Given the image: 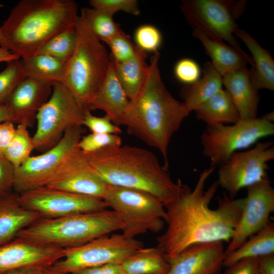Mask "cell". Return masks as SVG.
<instances>
[{
	"label": "cell",
	"mask_w": 274,
	"mask_h": 274,
	"mask_svg": "<svg viewBox=\"0 0 274 274\" xmlns=\"http://www.w3.org/2000/svg\"><path fill=\"white\" fill-rule=\"evenodd\" d=\"M82 125L89 128L91 133L118 134L122 132L120 128L107 115L97 117L93 115L89 110L85 111Z\"/></svg>",
	"instance_id": "cell-39"
},
{
	"label": "cell",
	"mask_w": 274,
	"mask_h": 274,
	"mask_svg": "<svg viewBox=\"0 0 274 274\" xmlns=\"http://www.w3.org/2000/svg\"><path fill=\"white\" fill-rule=\"evenodd\" d=\"M39 274H68L54 271L49 268L40 271Z\"/></svg>",
	"instance_id": "cell-49"
},
{
	"label": "cell",
	"mask_w": 274,
	"mask_h": 274,
	"mask_svg": "<svg viewBox=\"0 0 274 274\" xmlns=\"http://www.w3.org/2000/svg\"><path fill=\"white\" fill-rule=\"evenodd\" d=\"M223 274H261L258 268V258L243 259L227 267Z\"/></svg>",
	"instance_id": "cell-42"
},
{
	"label": "cell",
	"mask_w": 274,
	"mask_h": 274,
	"mask_svg": "<svg viewBox=\"0 0 274 274\" xmlns=\"http://www.w3.org/2000/svg\"><path fill=\"white\" fill-rule=\"evenodd\" d=\"M146 57L147 53L138 48L135 57L128 61L111 60L117 77L129 100L138 94L146 79L149 68Z\"/></svg>",
	"instance_id": "cell-27"
},
{
	"label": "cell",
	"mask_w": 274,
	"mask_h": 274,
	"mask_svg": "<svg viewBox=\"0 0 274 274\" xmlns=\"http://www.w3.org/2000/svg\"><path fill=\"white\" fill-rule=\"evenodd\" d=\"M64 249L33 244L16 237L0 245V272L17 270L41 271L62 259Z\"/></svg>",
	"instance_id": "cell-17"
},
{
	"label": "cell",
	"mask_w": 274,
	"mask_h": 274,
	"mask_svg": "<svg viewBox=\"0 0 274 274\" xmlns=\"http://www.w3.org/2000/svg\"><path fill=\"white\" fill-rule=\"evenodd\" d=\"M28 128L25 124H18L14 137L4 155L16 168L23 164L35 149L33 138L30 136Z\"/></svg>",
	"instance_id": "cell-33"
},
{
	"label": "cell",
	"mask_w": 274,
	"mask_h": 274,
	"mask_svg": "<svg viewBox=\"0 0 274 274\" xmlns=\"http://www.w3.org/2000/svg\"><path fill=\"white\" fill-rule=\"evenodd\" d=\"M89 4L93 8L103 11L113 16L119 11L133 15H139L140 11L136 0H91Z\"/></svg>",
	"instance_id": "cell-38"
},
{
	"label": "cell",
	"mask_w": 274,
	"mask_h": 274,
	"mask_svg": "<svg viewBox=\"0 0 274 274\" xmlns=\"http://www.w3.org/2000/svg\"><path fill=\"white\" fill-rule=\"evenodd\" d=\"M222 77L211 62H206L203 76L194 83L186 85L180 91V96L191 111L222 89Z\"/></svg>",
	"instance_id": "cell-26"
},
{
	"label": "cell",
	"mask_w": 274,
	"mask_h": 274,
	"mask_svg": "<svg viewBox=\"0 0 274 274\" xmlns=\"http://www.w3.org/2000/svg\"><path fill=\"white\" fill-rule=\"evenodd\" d=\"M16 168L4 156H0V199L14 192Z\"/></svg>",
	"instance_id": "cell-41"
},
{
	"label": "cell",
	"mask_w": 274,
	"mask_h": 274,
	"mask_svg": "<svg viewBox=\"0 0 274 274\" xmlns=\"http://www.w3.org/2000/svg\"><path fill=\"white\" fill-rule=\"evenodd\" d=\"M249 238L238 248L225 256L223 266L227 267L245 258H259L274 254L273 223L269 222L264 228Z\"/></svg>",
	"instance_id": "cell-29"
},
{
	"label": "cell",
	"mask_w": 274,
	"mask_h": 274,
	"mask_svg": "<svg viewBox=\"0 0 274 274\" xmlns=\"http://www.w3.org/2000/svg\"><path fill=\"white\" fill-rule=\"evenodd\" d=\"M235 36L239 38L251 52L253 65L249 71L250 78L257 90H274V61L270 53L262 47L250 35L238 28Z\"/></svg>",
	"instance_id": "cell-23"
},
{
	"label": "cell",
	"mask_w": 274,
	"mask_h": 274,
	"mask_svg": "<svg viewBox=\"0 0 274 274\" xmlns=\"http://www.w3.org/2000/svg\"><path fill=\"white\" fill-rule=\"evenodd\" d=\"M17 55L0 47V62L20 59Z\"/></svg>",
	"instance_id": "cell-46"
},
{
	"label": "cell",
	"mask_w": 274,
	"mask_h": 274,
	"mask_svg": "<svg viewBox=\"0 0 274 274\" xmlns=\"http://www.w3.org/2000/svg\"><path fill=\"white\" fill-rule=\"evenodd\" d=\"M242 213L225 256L243 245L250 236L264 228L274 211V189L268 177L247 188Z\"/></svg>",
	"instance_id": "cell-16"
},
{
	"label": "cell",
	"mask_w": 274,
	"mask_h": 274,
	"mask_svg": "<svg viewBox=\"0 0 274 274\" xmlns=\"http://www.w3.org/2000/svg\"><path fill=\"white\" fill-rule=\"evenodd\" d=\"M123 224L112 210L41 218L20 231L16 237L41 245L62 249L81 246L123 229Z\"/></svg>",
	"instance_id": "cell-5"
},
{
	"label": "cell",
	"mask_w": 274,
	"mask_h": 274,
	"mask_svg": "<svg viewBox=\"0 0 274 274\" xmlns=\"http://www.w3.org/2000/svg\"><path fill=\"white\" fill-rule=\"evenodd\" d=\"M103 200L119 217L123 224L122 234L127 238L149 231L157 233L164 227V205L147 192L109 185Z\"/></svg>",
	"instance_id": "cell-7"
},
{
	"label": "cell",
	"mask_w": 274,
	"mask_h": 274,
	"mask_svg": "<svg viewBox=\"0 0 274 274\" xmlns=\"http://www.w3.org/2000/svg\"><path fill=\"white\" fill-rule=\"evenodd\" d=\"M25 208L39 214L42 218H56L106 209L100 198L74 193L47 186L18 194Z\"/></svg>",
	"instance_id": "cell-13"
},
{
	"label": "cell",
	"mask_w": 274,
	"mask_h": 274,
	"mask_svg": "<svg viewBox=\"0 0 274 274\" xmlns=\"http://www.w3.org/2000/svg\"><path fill=\"white\" fill-rule=\"evenodd\" d=\"M84 131L82 126L68 128L57 145L40 155L30 156L16 168L14 192L20 194L46 186L64 158L77 147Z\"/></svg>",
	"instance_id": "cell-14"
},
{
	"label": "cell",
	"mask_w": 274,
	"mask_h": 274,
	"mask_svg": "<svg viewBox=\"0 0 274 274\" xmlns=\"http://www.w3.org/2000/svg\"><path fill=\"white\" fill-rule=\"evenodd\" d=\"M87 110L64 84L54 83L50 97L37 115L35 150L43 153L57 145L68 128L82 126Z\"/></svg>",
	"instance_id": "cell-9"
},
{
	"label": "cell",
	"mask_w": 274,
	"mask_h": 274,
	"mask_svg": "<svg viewBox=\"0 0 274 274\" xmlns=\"http://www.w3.org/2000/svg\"><path fill=\"white\" fill-rule=\"evenodd\" d=\"M78 6L73 0H21L0 27L3 48L27 58L52 37L75 25Z\"/></svg>",
	"instance_id": "cell-4"
},
{
	"label": "cell",
	"mask_w": 274,
	"mask_h": 274,
	"mask_svg": "<svg viewBox=\"0 0 274 274\" xmlns=\"http://www.w3.org/2000/svg\"><path fill=\"white\" fill-rule=\"evenodd\" d=\"M136 47L146 52L158 51L162 43V36L155 26L144 24L138 27L134 33Z\"/></svg>",
	"instance_id": "cell-37"
},
{
	"label": "cell",
	"mask_w": 274,
	"mask_h": 274,
	"mask_svg": "<svg viewBox=\"0 0 274 274\" xmlns=\"http://www.w3.org/2000/svg\"><path fill=\"white\" fill-rule=\"evenodd\" d=\"M214 168L203 170L193 190L188 187L178 199L165 207L168 226L157 238V247L166 258L194 244L231 239L242 213L244 198L232 199L224 192L218 197L217 208H210L219 186L217 181L207 189L205 185Z\"/></svg>",
	"instance_id": "cell-1"
},
{
	"label": "cell",
	"mask_w": 274,
	"mask_h": 274,
	"mask_svg": "<svg viewBox=\"0 0 274 274\" xmlns=\"http://www.w3.org/2000/svg\"><path fill=\"white\" fill-rule=\"evenodd\" d=\"M52 84L25 77L5 103L12 115V122L32 127L38 112L50 97Z\"/></svg>",
	"instance_id": "cell-19"
},
{
	"label": "cell",
	"mask_w": 274,
	"mask_h": 274,
	"mask_svg": "<svg viewBox=\"0 0 274 274\" xmlns=\"http://www.w3.org/2000/svg\"><path fill=\"white\" fill-rule=\"evenodd\" d=\"M225 257L222 242L194 244L165 257L169 264L166 274H218Z\"/></svg>",
	"instance_id": "cell-18"
},
{
	"label": "cell",
	"mask_w": 274,
	"mask_h": 274,
	"mask_svg": "<svg viewBox=\"0 0 274 274\" xmlns=\"http://www.w3.org/2000/svg\"><path fill=\"white\" fill-rule=\"evenodd\" d=\"M108 185L76 147L62 160L46 186L103 199Z\"/></svg>",
	"instance_id": "cell-15"
},
{
	"label": "cell",
	"mask_w": 274,
	"mask_h": 274,
	"mask_svg": "<svg viewBox=\"0 0 274 274\" xmlns=\"http://www.w3.org/2000/svg\"><path fill=\"white\" fill-rule=\"evenodd\" d=\"M192 36L200 41L211 58L212 64L222 77L246 66L248 62L244 56L230 45L212 40L196 29Z\"/></svg>",
	"instance_id": "cell-25"
},
{
	"label": "cell",
	"mask_w": 274,
	"mask_h": 274,
	"mask_svg": "<svg viewBox=\"0 0 274 274\" xmlns=\"http://www.w3.org/2000/svg\"><path fill=\"white\" fill-rule=\"evenodd\" d=\"M159 57L158 51L151 56L145 82L138 94L129 100L122 125L126 126L129 134L158 149L164 159L163 167L167 170L171 138L192 111L174 97L162 82Z\"/></svg>",
	"instance_id": "cell-2"
},
{
	"label": "cell",
	"mask_w": 274,
	"mask_h": 274,
	"mask_svg": "<svg viewBox=\"0 0 274 274\" xmlns=\"http://www.w3.org/2000/svg\"><path fill=\"white\" fill-rule=\"evenodd\" d=\"M263 118L266 119V120L272 122L273 121V112H270L269 113L266 114L265 115L262 117Z\"/></svg>",
	"instance_id": "cell-50"
},
{
	"label": "cell",
	"mask_w": 274,
	"mask_h": 274,
	"mask_svg": "<svg viewBox=\"0 0 274 274\" xmlns=\"http://www.w3.org/2000/svg\"><path fill=\"white\" fill-rule=\"evenodd\" d=\"M14 123L6 121L0 123V156H4L5 152L15 134Z\"/></svg>",
	"instance_id": "cell-43"
},
{
	"label": "cell",
	"mask_w": 274,
	"mask_h": 274,
	"mask_svg": "<svg viewBox=\"0 0 274 274\" xmlns=\"http://www.w3.org/2000/svg\"><path fill=\"white\" fill-rule=\"evenodd\" d=\"M258 268L261 274H274V254L259 257Z\"/></svg>",
	"instance_id": "cell-45"
},
{
	"label": "cell",
	"mask_w": 274,
	"mask_h": 274,
	"mask_svg": "<svg viewBox=\"0 0 274 274\" xmlns=\"http://www.w3.org/2000/svg\"><path fill=\"white\" fill-rule=\"evenodd\" d=\"M77 40L67 62L62 83L86 109L101 87L111 62L106 48L81 16L76 22Z\"/></svg>",
	"instance_id": "cell-6"
},
{
	"label": "cell",
	"mask_w": 274,
	"mask_h": 274,
	"mask_svg": "<svg viewBox=\"0 0 274 274\" xmlns=\"http://www.w3.org/2000/svg\"><path fill=\"white\" fill-rule=\"evenodd\" d=\"M20 59L7 62L6 68L0 72V104L6 102L15 89L25 78Z\"/></svg>",
	"instance_id": "cell-34"
},
{
	"label": "cell",
	"mask_w": 274,
	"mask_h": 274,
	"mask_svg": "<svg viewBox=\"0 0 274 274\" xmlns=\"http://www.w3.org/2000/svg\"><path fill=\"white\" fill-rule=\"evenodd\" d=\"M2 41H3V38H2V33H1V28H0V45L2 44Z\"/></svg>",
	"instance_id": "cell-51"
},
{
	"label": "cell",
	"mask_w": 274,
	"mask_h": 274,
	"mask_svg": "<svg viewBox=\"0 0 274 274\" xmlns=\"http://www.w3.org/2000/svg\"><path fill=\"white\" fill-rule=\"evenodd\" d=\"M129 99L120 84L111 60L107 76L91 100L89 110H101L116 125H122Z\"/></svg>",
	"instance_id": "cell-20"
},
{
	"label": "cell",
	"mask_w": 274,
	"mask_h": 274,
	"mask_svg": "<svg viewBox=\"0 0 274 274\" xmlns=\"http://www.w3.org/2000/svg\"><path fill=\"white\" fill-rule=\"evenodd\" d=\"M222 77V83L229 94L241 119L257 118L260 97L253 86L249 70L246 66L230 72Z\"/></svg>",
	"instance_id": "cell-21"
},
{
	"label": "cell",
	"mask_w": 274,
	"mask_h": 274,
	"mask_svg": "<svg viewBox=\"0 0 274 274\" xmlns=\"http://www.w3.org/2000/svg\"><path fill=\"white\" fill-rule=\"evenodd\" d=\"M142 248L143 243L135 238H127L122 233L106 235L81 246L64 249L63 258L49 268L76 274L83 269L107 263H121Z\"/></svg>",
	"instance_id": "cell-11"
},
{
	"label": "cell",
	"mask_w": 274,
	"mask_h": 274,
	"mask_svg": "<svg viewBox=\"0 0 274 274\" xmlns=\"http://www.w3.org/2000/svg\"><path fill=\"white\" fill-rule=\"evenodd\" d=\"M121 145L122 139L118 134L91 133L82 136L77 147L84 153H89L104 148Z\"/></svg>",
	"instance_id": "cell-36"
},
{
	"label": "cell",
	"mask_w": 274,
	"mask_h": 274,
	"mask_svg": "<svg viewBox=\"0 0 274 274\" xmlns=\"http://www.w3.org/2000/svg\"><path fill=\"white\" fill-rule=\"evenodd\" d=\"M76 274H125L121 263H111L86 268Z\"/></svg>",
	"instance_id": "cell-44"
},
{
	"label": "cell",
	"mask_w": 274,
	"mask_h": 274,
	"mask_svg": "<svg viewBox=\"0 0 274 274\" xmlns=\"http://www.w3.org/2000/svg\"><path fill=\"white\" fill-rule=\"evenodd\" d=\"M80 16L97 39L106 43L122 30L113 16L99 10L83 8Z\"/></svg>",
	"instance_id": "cell-31"
},
{
	"label": "cell",
	"mask_w": 274,
	"mask_h": 274,
	"mask_svg": "<svg viewBox=\"0 0 274 274\" xmlns=\"http://www.w3.org/2000/svg\"><path fill=\"white\" fill-rule=\"evenodd\" d=\"M12 122V115L10 111L6 104H0V123Z\"/></svg>",
	"instance_id": "cell-47"
},
{
	"label": "cell",
	"mask_w": 274,
	"mask_h": 274,
	"mask_svg": "<svg viewBox=\"0 0 274 274\" xmlns=\"http://www.w3.org/2000/svg\"><path fill=\"white\" fill-rule=\"evenodd\" d=\"M40 271L37 270H17L0 272V274H39Z\"/></svg>",
	"instance_id": "cell-48"
},
{
	"label": "cell",
	"mask_w": 274,
	"mask_h": 274,
	"mask_svg": "<svg viewBox=\"0 0 274 274\" xmlns=\"http://www.w3.org/2000/svg\"><path fill=\"white\" fill-rule=\"evenodd\" d=\"M246 5L244 1L184 0L180 8L194 29L214 41L228 43L252 67V57L242 49L235 36L239 28L236 20L243 14Z\"/></svg>",
	"instance_id": "cell-8"
},
{
	"label": "cell",
	"mask_w": 274,
	"mask_h": 274,
	"mask_svg": "<svg viewBox=\"0 0 274 274\" xmlns=\"http://www.w3.org/2000/svg\"><path fill=\"white\" fill-rule=\"evenodd\" d=\"M174 74L180 82L189 85L200 78L201 71L195 61L190 58H183L175 64Z\"/></svg>",
	"instance_id": "cell-40"
},
{
	"label": "cell",
	"mask_w": 274,
	"mask_h": 274,
	"mask_svg": "<svg viewBox=\"0 0 274 274\" xmlns=\"http://www.w3.org/2000/svg\"><path fill=\"white\" fill-rule=\"evenodd\" d=\"M125 274H166L169 264L157 247L142 248L121 263Z\"/></svg>",
	"instance_id": "cell-30"
},
{
	"label": "cell",
	"mask_w": 274,
	"mask_h": 274,
	"mask_svg": "<svg viewBox=\"0 0 274 274\" xmlns=\"http://www.w3.org/2000/svg\"><path fill=\"white\" fill-rule=\"evenodd\" d=\"M25 77L31 78L53 85L62 83L67 62L44 54H37L20 59Z\"/></svg>",
	"instance_id": "cell-28"
},
{
	"label": "cell",
	"mask_w": 274,
	"mask_h": 274,
	"mask_svg": "<svg viewBox=\"0 0 274 274\" xmlns=\"http://www.w3.org/2000/svg\"><path fill=\"white\" fill-rule=\"evenodd\" d=\"M273 159L272 142H257L251 149L235 152L220 166L217 181L218 186L233 198L241 189L268 177V162Z\"/></svg>",
	"instance_id": "cell-12"
},
{
	"label": "cell",
	"mask_w": 274,
	"mask_h": 274,
	"mask_svg": "<svg viewBox=\"0 0 274 274\" xmlns=\"http://www.w3.org/2000/svg\"><path fill=\"white\" fill-rule=\"evenodd\" d=\"M41 218L39 214L20 204L15 192L1 198L0 245L13 240L20 231Z\"/></svg>",
	"instance_id": "cell-22"
},
{
	"label": "cell",
	"mask_w": 274,
	"mask_h": 274,
	"mask_svg": "<svg viewBox=\"0 0 274 274\" xmlns=\"http://www.w3.org/2000/svg\"><path fill=\"white\" fill-rule=\"evenodd\" d=\"M77 32L76 24L49 40L37 54H44L67 62L76 48Z\"/></svg>",
	"instance_id": "cell-32"
},
{
	"label": "cell",
	"mask_w": 274,
	"mask_h": 274,
	"mask_svg": "<svg viewBox=\"0 0 274 274\" xmlns=\"http://www.w3.org/2000/svg\"><path fill=\"white\" fill-rule=\"evenodd\" d=\"M106 44L110 48L111 60L116 62H123L132 59L138 51V48L133 45L130 36L123 30L109 40Z\"/></svg>",
	"instance_id": "cell-35"
},
{
	"label": "cell",
	"mask_w": 274,
	"mask_h": 274,
	"mask_svg": "<svg viewBox=\"0 0 274 274\" xmlns=\"http://www.w3.org/2000/svg\"><path fill=\"white\" fill-rule=\"evenodd\" d=\"M194 111L196 117L207 126L232 124L241 119L228 92L221 89Z\"/></svg>",
	"instance_id": "cell-24"
},
{
	"label": "cell",
	"mask_w": 274,
	"mask_h": 274,
	"mask_svg": "<svg viewBox=\"0 0 274 274\" xmlns=\"http://www.w3.org/2000/svg\"><path fill=\"white\" fill-rule=\"evenodd\" d=\"M85 154L108 184L147 192L164 207L178 199L188 187L180 180L175 183L156 155L142 148L121 145Z\"/></svg>",
	"instance_id": "cell-3"
},
{
	"label": "cell",
	"mask_w": 274,
	"mask_h": 274,
	"mask_svg": "<svg viewBox=\"0 0 274 274\" xmlns=\"http://www.w3.org/2000/svg\"><path fill=\"white\" fill-rule=\"evenodd\" d=\"M274 124L262 117L240 119L228 125L207 126L200 136L203 154L215 167L224 164L234 153L249 148L273 135Z\"/></svg>",
	"instance_id": "cell-10"
}]
</instances>
